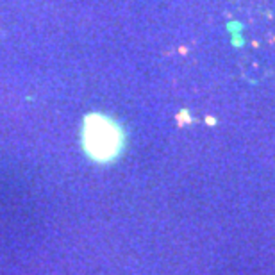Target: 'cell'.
<instances>
[{"mask_svg":"<svg viewBox=\"0 0 275 275\" xmlns=\"http://www.w3.org/2000/svg\"><path fill=\"white\" fill-rule=\"evenodd\" d=\"M81 145L93 163L109 165L124 152L125 132L114 118L104 113H89L82 120Z\"/></svg>","mask_w":275,"mask_h":275,"instance_id":"obj_1","label":"cell"}]
</instances>
